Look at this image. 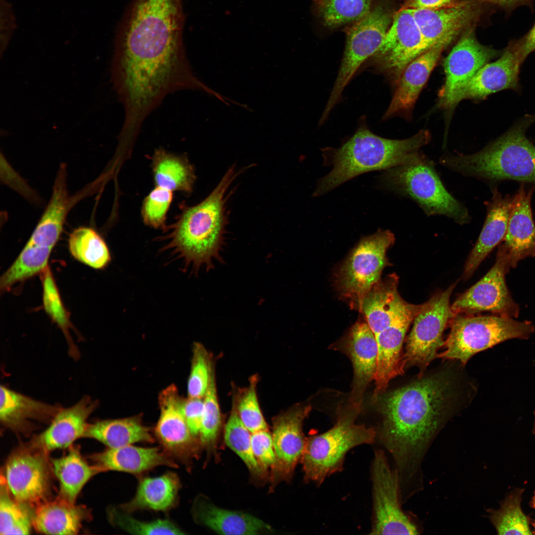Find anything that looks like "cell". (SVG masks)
I'll list each match as a JSON object with an SVG mask.
<instances>
[{"label": "cell", "mask_w": 535, "mask_h": 535, "mask_svg": "<svg viewBox=\"0 0 535 535\" xmlns=\"http://www.w3.org/2000/svg\"><path fill=\"white\" fill-rule=\"evenodd\" d=\"M214 370L207 391L204 397V410L199 440L207 456L216 453L221 418L217 396Z\"/></svg>", "instance_id": "42"}, {"label": "cell", "mask_w": 535, "mask_h": 535, "mask_svg": "<svg viewBox=\"0 0 535 535\" xmlns=\"http://www.w3.org/2000/svg\"><path fill=\"white\" fill-rule=\"evenodd\" d=\"M28 506L17 501L0 476V534L28 535L32 525V517Z\"/></svg>", "instance_id": "41"}, {"label": "cell", "mask_w": 535, "mask_h": 535, "mask_svg": "<svg viewBox=\"0 0 535 535\" xmlns=\"http://www.w3.org/2000/svg\"><path fill=\"white\" fill-rule=\"evenodd\" d=\"M68 248L76 260L96 269L104 268L111 260L104 239L90 227L82 226L74 229L69 237Z\"/></svg>", "instance_id": "38"}, {"label": "cell", "mask_w": 535, "mask_h": 535, "mask_svg": "<svg viewBox=\"0 0 535 535\" xmlns=\"http://www.w3.org/2000/svg\"><path fill=\"white\" fill-rule=\"evenodd\" d=\"M535 115H527L482 150L471 155H447L444 166L489 181L506 179L535 183V146L527 137Z\"/></svg>", "instance_id": "4"}, {"label": "cell", "mask_w": 535, "mask_h": 535, "mask_svg": "<svg viewBox=\"0 0 535 535\" xmlns=\"http://www.w3.org/2000/svg\"><path fill=\"white\" fill-rule=\"evenodd\" d=\"M524 60L515 40L511 41L498 59L478 71L466 87L461 100L483 99L502 90H518L520 68Z\"/></svg>", "instance_id": "20"}, {"label": "cell", "mask_w": 535, "mask_h": 535, "mask_svg": "<svg viewBox=\"0 0 535 535\" xmlns=\"http://www.w3.org/2000/svg\"><path fill=\"white\" fill-rule=\"evenodd\" d=\"M421 306L412 304L403 315L375 336L378 357L374 379V398L386 389L392 379L403 373L405 364L402 350L405 336Z\"/></svg>", "instance_id": "19"}, {"label": "cell", "mask_w": 535, "mask_h": 535, "mask_svg": "<svg viewBox=\"0 0 535 535\" xmlns=\"http://www.w3.org/2000/svg\"><path fill=\"white\" fill-rule=\"evenodd\" d=\"M372 0H326L322 14L326 25L337 26L358 21L370 11Z\"/></svg>", "instance_id": "45"}, {"label": "cell", "mask_w": 535, "mask_h": 535, "mask_svg": "<svg viewBox=\"0 0 535 535\" xmlns=\"http://www.w3.org/2000/svg\"><path fill=\"white\" fill-rule=\"evenodd\" d=\"M190 372L187 381L189 397L203 398L210 385L213 365L207 351L199 342L193 345Z\"/></svg>", "instance_id": "44"}, {"label": "cell", "mask_w": 535, "mask_h": 535, "mask_svg": "<svg viewBox=\"0 0 535 535\" xmlns=\"http://www.w3.org/2000/svg\"><path fill=\"white\" fill-rule=\"evenodd\" d=\"M511 268L508 255L501 244L490 269L451 305L453 314L487 311L496 315L517 317L519 308L509 292L505 278Z\"/></svg>", "instance_id": "14"}, {"label": "cell", "mask_w": 535, "mask_h": 535, "mask_svg": "<svg viewBox=\"0 0 535 535\" xmlns=\"http://www.w3.org/2000/svg\"><path fill=\"white\" fill-rule=\"evenodd\" d=\"M90 511L60 496L38 505L32 516L33 527L38 532L47 535H76Z\"/></svg>", "instance_id": "31"}, {"label": "cell", "mask_w": 535, "mask_h": 535, "mask_svg": "<svg viewBox=\"0 0 535 535\" xmlns=\"http://www.w3.org/2000/svg\"><path fill=\"white\" fill-rule=\"evenodd\" d=\"M41 274L44 310L64 333L67 341L70 356L74 359H78L80 352L70 335L69 329L72 327V325L69 320V314L63 305L50 267H48Z\"/></svg>", "instance_id": "40"}, {"label": "cell", "mask_w": 535, "mask_h": 535, "mask_svg": "<svg viewBox=\"0 0 535 535\" xmlns=\"http://www.w3.org/2000/svg\"><path fill=\"white\" fill-rule=\"evenodd\" d=\"M191 514L195 523L221 535H258L272 531L269 525L256 516L219 507L204 495L195 499Z\"/></svg>", "instance_id": "28"}, {"label": "cell", "mask_w": 535, "mask_h": 535, "mask_svg": "<svg viewBox=\"0 0 535 535\" xmlns=\"http://www.w3.org/2000/svg\"><path fill=\"white\" fill-rule=\"evenodd\" d=\"M51 465L59 482V496L73 503L88 481L102 472L94 464H88L76 446H70L66 455L53 459Z\"/></svg>", "instance_id": "34"}, {"label": "cell", "mask_w": 535, "mask_h": 535, "mask_svg": "<svg viewBox=\"0 0 535 535\" xmlns=\"http://www.w3.org/2000/svg\"><path fill=\"white\" fill-rule=\"evenodd\" d=\"M533 189L527 191L522 184L514 195L512 209L501 244L507 253L511 268L526 258L535 256V224L531 208Z\"/></svg>", "instance_id": "25"}, {"label": "cell", "mask_w": 535, "mask_h": 535, "mask_svg": "<svg viewBox=\"0 0 535 535\" xmlns=\"http://www.w3.org/2000/svg\"><path fill=\"white\" fill-rule=\"evenodd\" d=\"M182 407L185 419L192 434L199 439L203 415L204 397H183Z\"/></svg>", "instance_id": "49"}, {"label": "cell", "mask_w": 535, "mask_h": 535, "mask_svg": "<svg viewBox=\"0 0 535 535\" xmlns=\"http://www.w3.org/2000/svg\"><path fill=\"white\" fill-rule=\"evenodd\" d=\"M257 379L253 377L250 385L241 396L237 404L239 416L245 427L252 433L268 429V426L261 412L256 391Z\"/></svg>", "instance_id": "47"}, {"label": "cell", "mask_w": 535, "mask_h": 535, "mask_svg": "<svg viewBox=\"0 0 535 535\" xmlns=\"http://www.w3.org/2000/svg\"><path fill=\"white\" fill-rule=\"evenodd\" d=\"M98 406L97 401L85 396L74 405L61 408L48 428L31 441L48 453L71 446L77 439L83 437L87 420Z\"/></svg>", "instance_id": "22"}, {"label": "cell", "mask_w": 535, "mask_h": 535, "mask_svg": "<svg viewBox=\"0 0 535 535\" xmlns=\"http://www.w3.org/2000/svg\"><path fill=\"white\" fill-rule=\"evenodd\" d=\"M345 348L354 370L349 404L360 409L365 389L374 379L378 357L375 335L366 322L358 321L352 326L346 338Z\"/></svg>", "instance_id": "21"}, {"label": "cell", "mask_w": 535, "mask_h": 535, "mask_svg": "<svg viewBox=\"0 0 535 535\" xmlns=\"http://www.w3.org/2000/svg\"><path fill=\"white\" fill-rule=\"evenodd\" d=\"M93 464L102 472L109 471L141 475L159 466L176 468V462L160 447L128 445L107 448L91 456Z\"/></svg>", "instance_id": "26"}, {"label": "cell", "mask_w": 535, "mask_h": 535, "mask_svg": "<svg viewBox=\"0 0 535 535\" xmlns=\"http://www.w3.org/2000/svg\"><path fill=\"white\" fill-rule=\"evenodd\" d=\"M66 170L62 164L53 185L50 200L27 243L53 248L63 230L70 208Z\"/></svg>", "instance_id": "30"}, {"label": "cell", "mask_w": 535, "mask_h": 535, "mask_svg": "<svg viewBox=\"0 0 535 535\" xmlns=\"http://www.w3.org/2000/svg\"><path fill=\"white\" fill-rule=\"evenodd\" d=\"M251 437V432L241 421L234 401L224 428V441L245 463L253 480L260 482L266 480L268 476L262 471L254 456Z\"/></svg>", "instance_id": "39"}, {"label": "cell", "mask_w": 535, "mask_h": 535, "mask_svg": "<svg viewBox=\"0 0 535 535\" xmlns=\"http://www.w3.org/2000/svg\"><path fill=\"white\" fill-rule=\"evenodd\" d=\"M398 277L391 274L373 286L362 298L358 310L375 336L403 315L412 304L398 291Z\"/></svg>", "instance_id": "27"}, {"label": "cell", "mask_w": 535, "mask_h": 535, "mask_svg": "<svg viewBox=\"0 0 535 535\" xmlns=\"http://www.w3.org/2000/svg\"><path fill=\"white\" fill-rule=\"evenodd\" d=\"M523 488L511 491L497 509L487 510L488 518L498 535H533L530 519L521 507Z\"/></svg>", "instance_id": "37"}, {"label": "cell", "mask_w": 535, "mask_h": 535, "mask_svg": "<svg viewBox=\"0 0 535 535\" xmlns=\"http://www.w3.org/2000/svg\"><path fill=\"white\" fill-rule=\"evenodd\" d=\"M373 518L371 534H421V529L401 505L400 479L398 470L392 469L384 452L374 451L371 468Z\"/></svg>", "instance_id": "9"}, {"label": "cell", "mask_w": 535, "mask_h": 535, "mask_svg": "<svg viewBox=\"0 0 535 535\" xmlns=\"http://www.w3.org/2000/svg\"><path fill=\"white\" fill-rule=\"evenodd\" d=\"M311 410L310 405L297 406L273 418L272 436L275 461L269 473V491L281 482L292 480L304 450L307 437L303 424Z\"/></svg>", "instance_id": "17"}, {"label": "cell", "mask_w": 535, "mask_h": 535, "mask_svg": "<svg viewBox=\"0 0 535 535\" xmlns=\"http://www.w3.org/2000/svg\"><path fill=\"white\" fill-rule=\"evenodd\" d=\"M456 286V283L451 285L422 304L407 339L403 356L405 366L408 364L425 368L437 357V350L444 342L443 331L455 316L450 298Z\"/></svg>", "instance_id": "11"}, {"label": "cell", "mask_w": 535, "mask_h": 535, "mask_svg": "<svg viewBox=\"0 0 535 535\" xmlns=\"http://www.w3.org/2000/svg\"><path fill=\"white\" fill-rule=\"evenodd\" d=\"M392 17L387 6L379 4L357 21L348 31L344 54L325 106L326 110L332 109L361 65L377 51L390 26Z\"/></svg>", "instance_id": "10"}, {"label": "cell", "mask_w": 535, "mask_h": 535, "mask_svg": "<svg viewBox=\"0 0 535 535\" xmlns=\"http://www.w3.org/2000/svg\"><path fill=\"white\" fill-rule=\"evenodd\" d=\"M152 168L156 186L188 194L192 191L195 171L185 156L159 149L152 158Z\"/></svg>", "instance_id": "35"}, {"label": "cell", "mask_w": 535, "mask_h": 535, "mask_svg": "<svg viewBox=\"0 0 535 535\" xmlns=\"http://www.w3.org/2000/svg\"><path fill=\"white\" fill-rule=\"evenodd\" d=\"M83 437L97 440L110 448L138 442L152 443L156 440L152 428L144 424L142 415L88 423Z\"/></svg>", "instance_id": "33"}, {"label": "cell", "mask_w": 535, "mask_h": 535, "mask_svg": "<svg viewBox=\"0 0 535 535\" xmlns=\"http://www.w3.org/2000/svg\"><path fill=\"white\" fill-rule=\"evenodd\" d=\"M52 248L26 243L17 258L0 278L1 293L15 284L42 273L49 267Z\"/></svg>", "instance_id": "36"}, {"label": "cell", "mask_w": 535, "mask_h": 535, "mask_svg": "<svg viewBox=\"0 0 535 535\" xmlns=\"http://www.w3.org/2000/svg\"><path fill=\"white\" fill-rule=\"evenodd\" d=\"M454 39H444L411 61L403 70L383 118L410 109L435 66L442 51Z\"/></svg>", "instance_id": "23"}, {"label": "cell", "mask_w": 535, "mask_h": 535, "mask_svg": "<svg viewBox=\"0 0 535 535\" xmlns=\"http://www.w3.org/2000/svg\"><path fill=\"white\" fill-rule=\"evenodd\" d=\"M514 196H503L496 188L486 202L487 214L483 227L465 264L463 278H470L482 261L502 241L512 209Z\"/></svg>", "instance_id": "29"}, {"label": "cell", "mask_w": 535, "mask_h": 535, "mask_svg": "<svg viewBox=\"0 0 535 535\" xmlns=\"http://www.w3.org/2000/svg\"><path fill=\"white\" fill-rule=\"evenodd\" d=\"M467 0L463 4L439 9H409L429 48L446 39H454L476 24L483 15L485 4Z\"/></svg>", "instance_id": "18"}, {"label": "cell", "mask_w": 535, "mask_h": 535, "mask_svg": "<svg viewBox=\"0 0 535 535\" xmlns=\"http://www.w3.org/2000/svg\"><path fill=\"white\" fill-rule=\"evenodd\" d=\"M61 408L0 385V423L15 433H29L37 424L50 423Z\"/></svg>", "instance_id": "24"}, {"label": "cell", "mask_w": 535, "mask_h": 535, "mask_svg": "<svg viewBox=\"0 0 535 535\" xmlns=\"http://www.w3.org/2000/svg\"><path fill=\"white\" fill-rule=\"evenodd\" d=\"M381 180L390 190L415 201L428 216L445 215L460 224L470 220L467 208L447 191L427 159L386 170Z\"/></svg>", "instance_id": "7"}, {"label": "cell", "mask_w": 535, "mask_h": 535, "mask_svg": "<svg viewBox=\"0 0 535 535\" xmlns=\"http://www.w3.org/2000/svg\"><path fill=\"white\" fill-rule=\"evenodd\" d=\"M360 411L349 404L347 409L340 412L332 428L307 437L300 461L305 482L321 484L327 477L342 470L350 450L374 442L375 429L355 423Z\"/></svg>", "instance_id": "5"}, {"label": "cell", "mask_w": 535, "mask_h": 535, "mask_svg": "<svg viewBox=\"0 0 535 535\" xmlns=\"http://www.w3.org/2000/svg\"><path fill=\"white\" fill-rule=\"evenodd\" d=\"M251 440L254 456L262 471L268 476V469L275 461L272 434L268 429L258 430L251 433Z\"/></svg>", "instance_id": "48"}, {"label": "cell", "mask_w": 535, "mask_h": 535, "mask_svg": "<svg viewBox=\"0 0 535 535\" xmlns=\"http://www.w3.org/2000/svg\"><path fill=\"white\" fill-rule=\"evenodd\" d=\"M516 41L525 59L530 53L535 51V23L524 36Z\"/></svg>", "instance_id": "52"}, {"label": "cell", "mask_w": 535, "mask_h": 535, "mask_svg": "<svg viewBox=\"0 0 535 535\" xmlns=\"http://www.w3.org/2000/svg\"><path fill=\"white\" fill-rule=\"evenodd\" d=\"M181 486L179 477L171 472L158 477L142 478L134 496L118 507L129 514L142 510L168 511L178 502Z\"/></svg>", "instance_id": "32"}, {"label": "cell", "mask_w": 535, "mask_h": 535, "mask_svg": "<svg viewBox=\"0 0 535 535\" xmlns=\"http://www.w3.org/2000/svg\"><path fill=\"white\" fill-rule=\"evenodd\" d=\"M429 48L408 9L400 8L377 51L373 55L376 70L396 84L405 67Z\"/></svg>", "instance_id": "13"}, {"label": "cell", "mask_w": 535, "mask_h": 535, "mask_svg": "<svg viewBox=\"0 0 535 535\" xmlns=\"http://www.w3.org/2000/svg\"><path fill=\"white\" fill-rule=\"evenodd\" d=\"M172 198V191L156 186L143 201L141 215L144 223L154 228L165 229L166 214Z\"/></svg>", "instance_id": "46"}, {"label": "cell", "mask_w": 535, "mask_h": 535, "mask_svg": "<svg viewBox=\"0 0 535 535\" xmlns=\"http://www.w3.org/2000/svg\"><path fill=\"white\" fill-rule=\"evenodd\" d=\"M467 0H405L401 8L409 9L435 10L458 6Z\"/></svg>", "instance_id": "50"}, {"label": "cell", "mask_w": 535, "mask_h": 535, "mask_svg": "<svg viewBox=\"0 0 535 535\" xmlns=\"http://www.w3.org/2000/svg\"><path fill=\"white\" fill-rule=\"evenodd\" d=\"M47 452L31 441L9 456L3 478L12 496L27 506H37L50 493L51 465Z\"/></svg>", "instance_id": "12"}, {"label": "cell", "mask_w": 535, "mask_h": 535, "mask_svg": "<svg viewBox=\"0 0 535 535\" xmlns=\"http://www.w3.org/2000/svg\"><path fill=\"white\" fill-rule=\"evenodd\" d=\"M533 433L534 434H535V420H534V425H533Z\"/></svg>", "instance_id": "54"}, {"label": "cell", "mask_w": 535, "mask_h": 535, "mask_svg": "<svg viewBox=\"0 0 535 535\" xmlns=\"http://www.w3.org/2000/svg\"><path fill=\"white\" fill-rule=\"evenodd\" d=\"M430 138L428 130H422L408 139H389L360 127L341 147L324 149V162L333 168L320 180L313 195L325 194L364 173L422 161L426 158L420 150Z\"/></svg>", "instance_id": "3"}, {"label": "cell", "mask_w": 535, "mask_h": 535, "mask_svg": "<svg viewBox=\"0 0 535 535\" xmlns=\"http://www.w3.org/2000/svg\"><path fill=\"white\" fill-rule=\"evenodd\" d=\"M236 175L233 167L230 168L207 198L196 205L183 207L175 222L165 229L167 243L162 250L181 261L182 269L197 273L213 268L214 261L222 262L225 194Z\"/></svg>", "instance_id": "2"}, {"label": "cell", "mask_w": 535, "mask_h": 535, "mask_svg": "<svg viewBox=\"0 0 535 535\" xmlns=\"http://www.w3.org/2000/svg\"><path fill=\"white\" fill-rule=\"evenodd\" d=\"M119 507L110 508L108 517L112 524L135 535H184L186 533L171 521L157 519L142 521L136 519Z\"/></svg>", "instance_id": "43"}, {"label": "cell", "mask_w": 535, "mask_h": 535, "mask_svg": "<svg viewBox=\"0 0 535 535\" xmlns=\"http://www.w3.org/2000/svg\"><path fill=\"white\" fill-rule=\"evenodd\" d=\"M449 385L443 376L426 377L384 399L378 437L394 461L406 499L423 489L422 465L442 424Z\"/></svg>", "instance_id": "1"}, {"label": "cell", "mask_w": 535, "mask_h": 535, "mask_svg": "<svg viewBox=\"0 0 535 535\" xmlns=\"http://www.w3.org/2000/svg\"><path fill=\"white\" fill-rule=\"evenodd\" d=\"M182 398L175 384L168 386L159 393L160 413L153 433L166 453L190 469L193 460L199 456L201 447L185 419Z\"/></svg>", "instance_id": "15"}, {"label": "cell", "mask_w": 535, "mask_h": 535, "mask_svg": "<svg viewBox=\"0 0 535 535\" xmlns=\"http://www.w3.org/2000/svg\"><path fill=\"white\" fill-rule=\"evenodd\" d=\"M394 242L390 230L378 229L362 238L338 268L336 288L352 308L358 310L364 296L381 279L383 269L389 265L386 251Z\"/></svg>", "instance_id": "8"}, {"label": "cell", "mask_w": 535, "mask_h": 535, "mask_svg": "<svg viewBox=\"0 0 535 535\" xmlns=\"http://www.w3.org/2000/svg\"><path fill=\"white\" fill-rule=\"evenodd\" d=\"M501 53L480 44L473 29L467 30L443 62L445 80L440 91L439 105L452 108L461 101L469 82L485 64Z\"/></svg>", "instance_id": "16"}, {"label": "cell", "mask_w": 535, "mask_h": 535, "mask_svg": "<svg viewBox=\"0 0 535 535\" xmlns=\"http://www.w3.org/2000/svg\"><path fill=\"white\" fill-rule=\"evenodd\" d=\"M450 331L437 357L456 360L465 364L475 354L506 340L527 339L535 327L529 321H519L498 315H455L450 321Z\"/></svg>", "instance_id": "6"}, {"label": "cell", "mask_w": 535, "mask_h": 535, "mask_svg": "<svg viewBox=\"0 0 535 535\" xmlns=\"http://www.w3.org/2000/svg\"><path fill=\"white\" fill-rule=\"evenodd\" d=\"M482 2L494 5L503 9L506 13H510L516 8L521 6H528L533 8L535 0H480Z\"/></svg>", "instance_id": "51"}, {"label": "cell", "mask_w": 535, "mask_h": 535, "mask_svg": "<svg viewBox=\"0 0 535 535\" xmlns=\"http://www.w3.org/2000/svg\"><path fill=\"white\" fill-rule=\"evenodd\" d=\"M530 504L531 507L534 509L535 511V491H534V494L531 498ZM532 525L533 527V534L535 535V519L532 522Z\"/></svg>", "instance_id": "53"}]
</instances>
